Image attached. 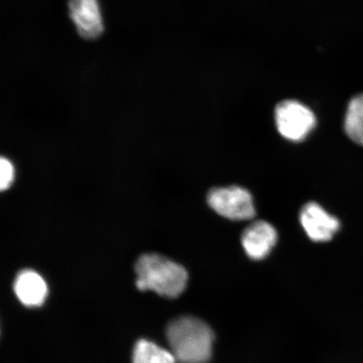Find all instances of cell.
Masks as SVG:
<instances>
[{"label":"cell","instance_id":"cell-1","mask_svg":"<svg viewBox=\"0 0 363 363\" xmlns=\"http://www.w3.org/2000/svg\"><path fill=\"white\" fill-rule=\"evenodd\" d=\"M171 352L180 363H206L212 355L214 333L197 318L184 316L172 320L167 329Z\"/></svg>","mask_w":363,"mask_h":363},{"label":"cell","instance_id":"cell-2","mask_svg":"<svg viewBox=\"0 0 363 363\" xmlns=\"http://www.w3.org/2000/svg\"><path fill=\"white\" fill-rule=\"evenodd\" d=\"M136 287L140 291L155 292L161 296L177 298L188 284V272L183 266L155 253L144 254L135 264Z\"/></svg>","mask_w":363,"mask_h":363},{"label":"cell","instance_id":"cell-3","mask_svg":"<svg viewBox=\"0 0 363 363\" xmlns=\"http://www.w3.org/2000/svg\"><path fill=\"white\" fill-rule=\"evenodd\" d=\"M275 118L281 135L293 142L305 139L316 124L315 113L303 104L294 101L279 104Z\"/></svg>","mask_w":363,"mask_h":363},{"label":"cell","instance_id":"cell-4","mask_svg":"<svg viewBox=\"0 0 363 363\" xmlns=\"http://www.w3.org/2000/svg\"><path fill=\"white\" fill-rule=\"evenodd\" d=\"M208 203L217 214L227 219L247 220L255 216L251 194L238 186L212 189L208 194Z\"/></svg>","mask_w":363,"mask_h":363},{"label":"cell","instance_id":"cell-5","mask_svg":"<svg viewBox=\"0 0 363 363\" xmlns=\"http://www.w3.org/2000/svg\"><path fill=\"white\" fill-rule=\"evenodd\" d=\"M68 15L82 38L94 40L104 33V19L99 0H69Z\"/></svg>","mask_w":363,"mask_h":363},{"label":"cell","instance_id":"cell-6","mask_svg":"<svg viewBox=\"0 0 363 363\" xmlns=\"http://www.w3.org/2000/svg\"><path fill=\"white\" fill-rule=\"evenodd\" d=\"M299 219L308 238L315 242H328L340 229L337 218L328 214L314 202L308 203L303 207Z\"/></svg>","mask_w":363,"mask_h":363},{"label":"cell","instance_id":"cell-7","mask_svg":"<svg viewBox=\"0 0 363 363\" xmlns=\"http://www.w3.org/2000/svg\"><path fill=\"white\" fill-rule=\"evenodd\" d=\"M278 234L274 226L266 221H256L245 230L242 244L245 252L253 260H262L274 247Z\"/></svg>","mask_w":363,"mask_h":363},{"label":"cell","instance_id":"cell-8","mask_svg":"<svg viewBox=\"0 0 363 363\" xmlns=\"http://www.w3.org/2000/svg\"><path fill=\"white\" fill-rule=\"evenodd\" d=\"M16 297L27 307L43 306L48 294L47 283L38 272L26 269L17 275L13 284Z\"/></svg>","mask_w":363,"mask_h":363},{"label":"cell","instance_id":"cell-9","mask_svg":"<svg viewBox=\"0 0 363 363\" xmlns=\"http://www.w3.org/2000/svg\"><path fill=\"white\" fill-rule=\"evenodd\" d=\"M171 351L157 346L147 340L136 342L133 352V363H176Z\"/></svg>","mask_w":363,"mask_h":363},{"label":"cell","instance_id":"cell-10","mask_svg":"<svg viewBox=\"0 0 363 363\" xmlns=\"http://www.w3.org/2000/svg\"><path fill=\"white\" fill-rule=\"evenodd\" d=\"M344 127L348 138L363 146V113L357 97L352 99L349 104Z\"/></svg>","mask_w":363,"mask_h":363},{"label":"cell","instance_id":"cell-11","mask_svg":"<svg viewBox=\"0 0 363 363\" xmlns=\"http://www.w3.org/2000/svg\"><path fill=\"white\" fill-rule=\"evenodd\" d=\"M15 179V169L8 158L2 157L0 160V188L6 190L11 187Z\"/></svg>","mask_w":363,"mask_h":363},{"label":"cell","instance_id":"cell-12","mask_svg":"<svg viewBox=\"0 0 363 363\" xmlns=\"http://www.w3.org/2000/svg\"><path fill=\"white\" fill-rule=\"evenodd\" d=\"M357 99H358V101H359L362 111L363 113V94L360 95V96H357Z\"/></svg>","mask_w":363,"mask_h":363}]
</instances>
